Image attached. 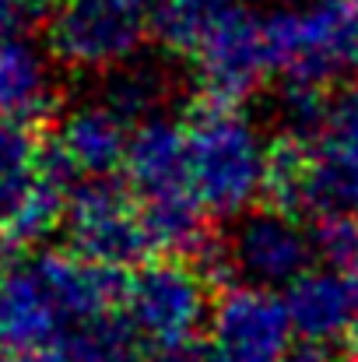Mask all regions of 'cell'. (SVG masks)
Here are the masks:
<instances>
[{"mask_svg":"<svg viewBox=\"0 0 358 362\" xmlns=\"http://www.w3.org/2000/svg\"><path fill=\"white\" fill-rule=\"evenodd\" d=\"M211 362H225V359H222V356H211Z\"/></svg>","mask_w":358,"mask_h":362,"instance_id":"25","label":"cell"},{"mask_svg":"<svg viewBox=\"0 0 358 362\" xmlns=\"http://www.w3.org/2000/svg\"><path fill=\"white\" fill-rule=\"evenodd\" d=\"M172 92V81L165 74V67L151 64V60H130L119 71L109 74L106 85V106L126 123H148L155 120L165 106Z\"/></svg>","mask_w":358,"mask_h":362,"instance_id":"16","label":"cell"},{"mask_svg":"<svg viewBox=\"0 0 358 362\" xmlns=\"http://www.w3.org/2000/svg\"><path fill=\"white\" fill-rule=\"evenodd\" d=\"M123 169L130 190L141 197L144 208L183 204V201L197 204L190 190V165H186V123L165 120V117L137 123L130 130Z\"/></svg>","mask_w":358,"mask_h":362,"instance_id":"9","label":"cell"},{"mask_svg":"<svg viewBox=\"0 0 358 362\" xmlns=\"http://www.w3.org/2000/svg\"><path fill=\"white\" fill-rule=\"evenodd\" d=\"M309 144L323 162L358 173V85H348L338 95H330L323 123Z\"/></svg>","mask_w":358,"mask_h":362,"instance_id":"17","label":"cell"},{"mask_svg":"<svg viewBox=\"0 0 358 362\" xmlns=\"http://www.w3.org/2000/svg\"><path fill=\"white\" fill-rule=\"evenodd\" d=\"M32 21H35V14L21 0H0V46L11 39H25Z\"/></svg>","mask_w":358,"mask_h":362,"instance_id":"19","label":"cell"},{"mask_svg":"<svg viewBox=\"0 0 358 362\" xmlns=\"http://www.w3.org/2000/svg\"><path fill=\"white\" fill-rule=\"evenodd\" d=\"M64 349L74 362H148V345L130 324L126 310L102 313L64 334Z\"/></svg>","mask_w":358,"mask_h":362,"instance_id":"15","label":"cell"},{"mask_svg":"<svg viewBox=\"0 0 358 362\" xmlns=\"http://www.w3.org/2000/svg\"><path fill=\"white\" fill-rule=\"evenodd\" d=\"M155 0H60L49 14L46 46L71 71H106L137 60L151 32Z\"/></svg>","mask_w":358,"mask_h":362,"instance_id":"3","label":"cell"},{"mask_svg":"<svg viewBox=\"0 0 358 362\" xmlns=\"http://www.w3.org/2000/svg\"><path fill=\"white\" fill-rule=\"evenodd\" d=\"M274 71L327 88L358 74V0H302L267 18Z\"/></svg>","mask_w":358,"mask_h":362,"instance_id":"2","label":"cell"},{"mask_svg":"<svg viewBox=\"0 0 358 362\" xmlns=\"http://www.w3.org/2000/svg\"><path fill=\"white\" fill-rule=\"evenodd\" d=\"M71 331L60 303L42 281L32 257L0 267V349L60 345Z\"/></svg>","mask_w":358,"mask_h":362,"instance_id":"11","label":"cell"},{"mask_svg":"<svg viewBox=\"0 0 358 362\" xmlns=\"http://www.w3.org/2000/svg\"><path fill=\"white\" fill-rule=\"evenodd\" d=\"M53 144L71 158L81 180H102L126 162L130 134L126 120H119L106 103H85L60 120Z\"/></svg>","mask_w":358,"mask_h":362,"instance_id":"12","label":"cell"},{"mask_svg":"<svg viewBox=\"0 0 358 362\" xmlns=\"http://www.w3.org/2000/svg\"><path fill=\"white\" fill-rule=\"evenodd\" d=\"M316 253L327 260V267L338 271H358V218L355 215H327L316 218L313 229Z\"/></svg>","mask_w":358,"mask_h":362,"instance_id":"18","label":"cell"},{"mask_svg":"<svg viewBox=\"0 0 358 362\" xmlns=\"http://www.w3.org/2000/svg\"><path fill=\"white\" fill-rule=\"evenodd\" d=\"M67 236L74 253L106 267H141L155 257L141 197L113 176L81 180L67 204Z\"/></svg>","mask_w":358,"mask_h":362,"instance_id":"4","label":"cell"},{"mask_svg":"<svg viewBox=\"0 0 358 362\" xmlns=\"http://www.w3.org/2000/svg\"><path fill=\"white\" fill-rule=\"evenodd\" d=\"M123 310L148 345V356L169 345L197 341L208 310V278L183 260H148L126 281Z\"/></svg>","mask_w":358,"mask_h":362,"instance_id":"5","label":"cell"},{"mask_svg":"<svg viewBox=\"0 0 358 362\" xmlns=\"http://www.w3.org/2000/svg\"><path fill=\"white\" fill-rule=\"evenodd\" d=\"M352 341H355V352H352V359H345V362H358V327H355V334H352Z\"/></svg>","mask_w":358,"mask_h":362,"instance_id":"23","label":"cell"},{"mask_svg":"<svg viewBox=\"0 0 358 362\" xmlns=\"http://www.w3.org/2000/svg\"><path fill=\"white\" fill-rule=\"evenodd\" d=\"M285 303L299 345L341 349L358 327V274L338 267H309L288 285Z\"/></svg>","mask_w":358,"mask_h":362,"instance_id":"10","label":"cell"},{"mask_svg":"<svg viewBox=\"0 0 358 362\" xmlns=\"http://www.w3.org/2000/svg\"><path fill=\"white\" fill-rule=\"evenodd\" d=\"M53 53L39 49L32 39H11L0 46V113L35 127L56 106Z\"/></svg>","mask_w":358,"mask_h":362,"instance_id":"13","label":"cell"},{"mask_svg":"<svg viewBox=\"0 0 358 362\" xmlns=\"http://www.w3.org/2000/svg\"><path fill=\"white\" fill-rule=\"evenodd\" d=\"M215 349H208L201 338L197 341H183V345H169V349H158L151 352L148 362H211Z\"/></svg>","mask_w":358,"mask_h":362,"instance_id":"20","label":"cell"},{"mask_svg":"<svg viewBox=\"0 0 358 362\" xmlns=\"http://www.w3.org/2000/svg\"><path fill=\"white\" fill-rule=\"evenodd\" d=\"M355 218H358V208H355Z\"/></svg>","mask_w":358,"mask_h":362,"instance_id":"26","label":"cell"},{"mask_svg":"<svg viewBox=\"0 0 358 362\" xmlns=\"http://www.w3.org/2000/svg\"><path fill=\"white\" fill-rule=\"evenodd\" d=\"M0 362H74L71 352L60 345H39V349H0Z\"/></svg>","mask_w":358,"mask_h":362,"instance_id":"21","label":"cell"},{"mask_svg":"<svg viewBox=\"0 0 358 362\" xmlns=\"http://www.w3.org/2000/svg\"><path fill=\"white\" fill-rule=\"evenodd\" d=\"M270 71L274 57L267 39V18H260L246 4H236L193 53V78L208 103H246L267 81Z\"/></svg>","mask_w":358,"mask_h":362,"instance_id":"6","label":"cell"},{"mask_svg":"<svg viewBox=\"0 0 358 362\" xmlns=\"http://www.w3.org/2000/svg\"><path fill=\"white\" fill-rule=\"evenodd\" d=\"M239 0H155L151 35L165 53L193 57Z\"/></svg>","mask_w":358,"mask_h":362,"instance_id":"14","label":"cell"},{"mask_svg":"<svg viewBox=\"0 0 358 362\" xmlns=\"http://www.w3.org/2000/svg\"><path fill=\"white\" fill-rule=\"evenodd\" d=\"M211 349L225 362H288L295 327L285 296L260 285H239L211 310Z\"/></svg>","mask_w":358,"mask_h":362,"instance_id":"7","label":"cell"},{"mask_svg":"<svg viewBox=\"0 0 358 362\" xmlns=\"http://www.w3.org/2000/svg\"><path fill=\"white\" fill-rule=\"evenodd\" d=\"M21 4H25L35 18H42V14H53V7H56L60 0H21Z\"/></svg>","mask_w":358,"mask_h":362,"instance_id":"22","label":"cell"},{"mask_svg":"<svg viewBox=\"0 0 358 362\" xmlns=\"http://www.w3.org/2000/svg\"><path fill=\"white\" fill-rule=\"evenodd\" d=\"M229 257L239 278L260 288H274V285H292L309 271L316 243L313 233H306L295 222V215L267 208L242 215L236 236L229 240Z\"/></svg>","mask_w":358,"mask_h":362,"instance_id":"8","label":"cell"},{"mask_svg":"<svg viewBox=\"0 0 358 362\" xmlns=\"http://www.w3.org/2000/svg\"><path fill=\"white\" fill-rule=\"evenodd\" d=\"M270 144L239 106L204 103L186 123L190 190L204 215H249L253 201L267 190Z\"/></svg>","mask_w":358,"mask_h":362,"instance_id":"1","label":"cell"},{"mask_svg":"<svg viewBox=\"0 0 358 362\" xmlns=\"http://www.w3.org/2000/svg\"><path fill=\"white\" fill-rule=\"evenodd\" d=\"M267 4H281V7H295V4H302V0H267Z\"/></svg>","mask_w":358,"mask_h":362,"instance_id":"24","label":"cell"}]
</instances>
